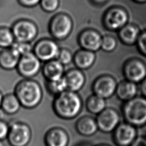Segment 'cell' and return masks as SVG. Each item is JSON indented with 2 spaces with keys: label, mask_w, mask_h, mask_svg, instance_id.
Here are the masks:
<instances>
[{
  "label": "cell",
  "mask_w": 146,
  "mask_h": 146,
  "mask_svg": "<svg viewBox=\"0 0 146 146\" xmlns=\"http://www.w3.org/2000/svg\"><path fill=\"white\" fill-rule=\"evenodd\" d=\"M82 100L76 92L70 90L56 96L52 103V108L55 113L60 118L66 120L72 119L80 112Z\"/></svg>",
  "instance_id": "1"
},
{
  "label": "cell",
  "mask_w": 146,
  "mask_h": 146,
  "mask_svg": "<svg viewBox=\"0 0 146 146\" xmlns=\"http://www.w3.org/2000/svg\"><path fill=\"white\" fill-rule=\"evenodd\" d=\"M14 94L21 106L27 109H33L38 106L43 97L40 86L36 82L31 80L20 82L16 86Z\"/></svg>",
  "instance_id": "2"
},
{
  "label": "cell",
  "mask_w": 146,
  "mask_h": 146,
  "mask_svg": "<svg viewBox=\"0 0 146 146\" xmlns=\"http://www.w3.org/2000/svg\"><path fill=\"white\" fill-rule=\"evenodd\" d=\"M123 114L127 121L136 126H141L146 123V99L133 98L125 103Z\"/></svg>",
  "instance_id": "3"
},
{
  "label": "cell",
  "mask_w": 146,
  "mask_h": 146,
  "mask_svg": "<svg viewBox=\"0 0 146 146\" xmlns=\"http://www.w3.org/2000/svg\"><path fill=\"white\" fill-rule=\"evenodd\" d=\"M31 139V131L27 124L17 121L9 126L6 139L10 146H27Z\"/></svg>",
  "instance_id": "4"
},
{
  "label": "cell",
  "mask_w": 146,
  "mask_h": 146,
  "mask_svg": "<svg viewBox=\"0 0 146 146\" xmlns=\"http://www.w3.org/2000/svg\"><path fill=\"white\" fill-rule=\"evenodd\" d=\"M98 129L105 133L112 132L119 125L120 116L118 112L112 108H106L97 115L96 119Z\"/></svg>",
  "instance_id": "5"
},
{
  "label": "cell",
  "mask_w": 146,
  "mask_h": 146,
  "mask_svg": "<svg viewBox=\"0 0 146 146\" xmlns=\"http://www.w3.org/2000/svg\"><path fill=\"white\" fill-rule=\"evenodd\" d=\"M136 131L129 123L119 124L114 130L113 139L119 146H128L135 140Z\"/></svg>",
  "instance_id": "6"
},
{
  "label": "cell",
  "mask_w": 146,
  "mask_h": 146,
  "mask_svg": "<svg viewBox=\"0 0 146 146\" xmlns=\"http://www.w3.org/2000/svg\"><path fill=\"white\" fill-rule=\"evenodd\" d=\"M115 80L110 76H104L96 79L92 87L94 94L105 99L113 95L116 89Z\"/></svg>",
  "instance_id": "7"
},
{
  "label": "cell",
  "mask_w": 146,
  "mask_h": 146,
  "mask_svg": "<svg viewBox=\"0 0 146 146\" xmlns=\"http://www.w3.org/2000/svg\"><path fill=\"white\" fill-rule=\"evenodd\" d=\"M18 63L19 71L22 75L26 77L34 76L40 68L38 58L30 52L22 55Z\"/></svg>",
  "instance_id": "8"
},
{
  "label": "cell",
  "mask_w": 146,
  "mask_h": 146,
  "mask_svg": "<svg viewBox=\"0 0 146 146\" xmlns=\"http://www.w3.org/2000/svg\"><path fill=\"white\" fill-rule=\"evenodd\" d=\"M44 141L46 146H67L69 137L67 132L63 128L54 127L46 132Z\"/></svg>",
  "instance_id": "9"
},
{
  "label": "cell",
  "mask_w": 146,
  "mask_h": 146,
  "mask_svg": "<svg viewBox=\"0 0 146 146\" xmlns=\"http://www.w3.org/2000/svg\"><path fill=\"white\" fill-rule=\"evenodd\" d=\"M51 27L52 33L55 37L59 39L63 38L70 33L72 22L68 16L59 15L53 19Z\"/></svg>",
  "instance_id": "10"
},
{
  "label": "cell",
  "mask_w": 146,
  "mask_h": 146,
  "mask_svg": "<svg viewBox=\"0 0 146 146\" xmlns=\"http://www.w3.org/2000/svg\"><path fill=\"white\" fill-rule=\"evenodd\" d=\"M14 35L19 42H26L32 40L36 34V28L31 22L21 21L15 25Z\"/></svg>",
  "instance_id": "11"
},
{
  "label": "cell",
  "mask_w": 146,
  "mask_h": 146,
  "mask_svg": "<svg viewBox=\"0 0 146 146\" xmlns=\"http://www.w3.org/2000/svg\"><path fill=\"white\" fill-rule=\"evenodd\" d=\"M75 129L80 135L86 137L94 135L99 129L96 119L88 116L79 118L76 122Z\"/></svg>",
  "instance_id": "12"
},
{
  "label": "cell",
  "mask_w": 146,
  "mask_h": 146,
  "mask_svg": "<svg viewBox=\"0 0 146 146\" xmlns=\"http://www.w3.org/2000/svg\"><path fill=\"white\" fill-rule=\"evenodd\" d=\"M35 51L37 56L44 60H48L57 56L59 50L55 43L51 40H44L36 46Z\"/></svg>",
  "instance_id": "13"
},
{
  "label": "cell",
  "mask_w": 146,
  "mask_h": 146,
  "mask_svg": "<svg viewBox=\"0 0 146 146\" xmlns=\"http://www.w3.org/2000/svg\"><path fill=\"white\" fill-rule=\"evenodd\" d=\"M102 39L96 33L92 30L84 32L80 37V43L87 50L96 51L102 45Z\"/></svg>",
  "instance_id": "14"
},
{
  "label": "cell",
  "mask_w": 146,
  "mask_h": 146,
  "mask_svg": "<svg viewBox=\"0 0 146 146\" xmlns=\"http://www.w3.org/2000/svg\"><path fill=\"white\" fill-rule=\"evenodd\" d=\"M67 86V90L77 92L84 86L85 78L82 72L78 70H72L68 72L64 76Z\"/></svg>",
  "instance_id": "15"
},
{
  "label": "cell",
  "mask_w": 146,
  "mask_h": 146,
  "mask_svg": "<svg viewBox=\"0 0 146 146\" xmlns=\"http://www.w3.org/2000/svg\"><path fill=\"white\" fill-rule=\"evenodd\" d=\"M21 104L15 94H7L3 96L1 110L7 115H14L18 112Z\"/></svg>",
  "instance_id": "16"
},
{
  "label": "cell",
  "mask_w": 146,
  "mask_h": 146,
  "mask_svg": "<svg viewBox=\"0 0 146 146\" xmlns=\"http://www.w3.org/2000/svg\"><path fill=\"white\" fill-rule=\"evenodd\" d=\"M117 97L122 100H129L134 98L137 93V87L132 82H123L116 87Z\"/></svg>",
  "instance_id": "17"
},
{
  "label": "cell",
  "mask_w": 146,
  "mask_h": 146,
  "mask_svg": "<svg viewBox=\"0 0 146 146\" xmlns=\"http://www.w3.org/2000/svg\"><path fill=\"white\" fill-rule=\"evenodd\" d=\"M63 67L58 60L51 61L46 64L44 68V74L49 81L55 80L62 77Z\"/></svg>",
  "instance_id": "18"
},
{
  "label": "cell",
  "mask_w": 146,
  "mask_h": 146,
  "mask_svg": "<svg viewBox=\"0 0 146 146\" xmlns=\"http://www.w3.org/2000/svg\"><path fill=\"white\" fill-rule=\"evenodd\" d=\"M127 19L125 13L120 9H115L110 12L107 17L108 25L112 29H117L123 26Z\"/></svg>",
  "instance_id": "19"
},
{
  "label": "cell",
  "mask_w": 146,
  "mask_h": 146,
  "mask_svg": "<svg viewBox=\"0 0 146 146\" xmlns=\"http://www.w3.org/2000/svg\"><path fill=\"white\" fill-rule=\"evenodd\" d=\"M86 106L88 112L98 115L106 108V103L105 99L93 94L87 98Z\"/></svg>",
  "instance_id": "20"
},
{
  "label": "cell",
  "mask_w": 146,
  "mask_h": 146,
  "mask_svg": "<svg viewBox=\"0 0 146 146\" xmlns=\"http://www.w3.org/2000/svg\"><path fill=\"white\" fill-rule=\"evenodd\" d=\"M126 72L129 79L133 82H139L142 80L146 73L144 66L139 62L131 63L127 67Z\"/></svg>",
  "instance_id": "21"
},
{
  "label": "cell",
  "mask_w": 146,
  "mask_h": 146,
  "mask_svg": "<svg viewBox=\"0 0 146 146\" xmlns=\"http://www.w3.org/2000/svg\"><path fill=\"white\" fill-rule=\"evenodd\" d=\"M19 57L20 55L12 49L5 50L0 54V64L5 68H13L18 63Z\"/></svg>",
  "instance_id": "22"
},
{
  "label": "cell",
  "mask_w": 146,
  "mask_h": 146,
  "mask_svg": "<svg viewBox=\"0 0 146 146\" xmlns=\"http://www.w3.org/2000/svg\"><path fill=\"white\" fill-rule=\"evenodd\" d=\"M95 54L90 50H82L75 55L76 65L81 68H86L91 66L95 60Z\"/></svg>",
  "instance_id": "23"
},
{
  "label": "cell",
  "mask_w": 146,
  "mask_h": 146,
  "mask_svg": "<svg viewBox=\"0 0 146 146\" xmlns=\"http://www.w3.org/2000/svg\"><path fill=\"white\" fill-rule=\"evenodd\" d=\"M47 87L48 91L56 96L67 90V86L64 76L55 80L49 81Z\"/></svg>",
  "instance_id": "24"
},
{
  "label": "cell",
  "mask_w": 146,
  "mask_h": 146,
  "mask_svg": "<svg viewBox=\"0 0 146 146\" xmlns=\"http://www.w3.org/2000/svg\"><path fill=\"white\" fill-rule=\"evenodd\" d=\"M137 30L132 26H127L125 27L121 33L122 38L127 42H133L137 35Z\"/></svg>",
  "instance_id": "25"
},
{
  "label": "cell",
  "mask_w": 146,
  "mask_h": 146,
  "mask_svg": "<svg viewBox=\"0 0 146 146\" xmlns=\"http://www.w3.org/2000/svg\"><path fill=\"white\" fill-rule=\"evenodd\" d=\"M13 36L7 29L0 30V46L8 47L13 44Z\"/></svg>",
  "instance_id": "26"
},
{
  "label": "cell",
  "mask_w": 146,
  "mask_h": 146,
  "mask_svg": "<svg viewBox=\"0 0 146 146\" xmlns=\"http://www.w3.org/2000/svg\"><path fill=\"white\" fill-rule=\"evenodd\" d=\"M11 49L21 56L30 52L31 46L25 42L18 41L13 44Z\"/></svg>",
  "instance_id": "27"
},
{
  "label": "cell",
  "mask_w": 146,
  "mask_h": 146,
  "mask_svg": "<svg viewBox=\"0 0 146 146\" xmlns=\"http://www.w3.org/2000/svg\"><path fill=\"white\" fill-rule=\"evenodd\" d=\"M116 46L115 39L110 36H106L102 39L101 47L106 51H111Z\"/></svg>",
  "instance_id": "28"
},
{
  "label": "cell",
  "mask_w": 146,
  "mask_h": 146,
  "mask_svg": "<svg viewBox=\"0 0 146 146\" xmlns=\"http://www.w3.org/2000/svg\"><path fill=\"white\" fill-rule=\"evenodd\" d=\"M41 5L43 8L48 11H52L55 10L58 6V0H42Z\"/></svg>",
  "instance_id": "29"
},
{
  "label": "cell",
  "mask_w": 146,
  "mask_h": 146,
  "mask_svg": "<svg viewBox=\"0 0 146 146\" xmlns=\"http://www.w3.org/2000/svg\"><path fill=\"white\" fill-rule=\"evenodd\" d=\"M58 61L62 64H68L71 60L72 56L71 53L66 50H63L59 52L57 55Z\"/></svg>",
  "instance_id": "30"
},
{
  "label": "cell",
  "mask_w": 146,
  "mask_h": 146,
  "mask_svg": "<svg viewBox=\"0 0 146 146\" xmlns=\"http://www.w3.org/2000/svg\"><path fill=\"white\" fill-rule=\"evenodd\" d=\"M9 131V125L8 124L0 119V140H3L7 138Z\"/></svg>",
  "instance_id": "31"
},
{
  "label": "cell",
  "mask_w": 146,
  "mask_h": 146,
  "mask_svg": "<svg viewBox=\"0 0 146 146\" xmlns=\"http://www.w3.org/2000/svg\"><path fill=\"white\" fill-rule=\"evenodd\" d=\"M132 146H146V139L138 137L132 143Z\"/></svg>",
  "instance_id": "32"
},
{
  "label": "cell",
  "mask_w": 146,
  "mask_h": 146,
  "mask_svg": "<svg viewBox=\"0 0 146 146\" xmlns=\"http://www.w3.org/2000/svg\"><path fill=\"white\" fill-rule=\"evenodd\" d=\"M139 45L142 50L146 53V33L141 36L139 40Z\"/></svg>",
  "instance_id": "33"
},
{
  "label": "cell",
  "mask_w": 146,
  "mask_h": 146,
  "mask_svg": "<svg viewBox=\"0 0 146 146\" xmlns=\"http://www.w3.org/2000/svg\"><path fill=\"white\" fill-rule=\"evenodd\" d=\"M40 0H21L22 2L27 5H34L38 3Z\"/></svg>",
  "instance_id": "34"
},
{
  "label": "cell",
  "mask_w": 146,
  "mask_h": 146,
  "mask_svg": "<svg viewBox=\"0 0 146 146\" xmlns=\"http://www.w3.org/2000/svg\"><path fill=\"white\" fill-rule=\"evenodd\" d=\"M141 91H142L143 95L146 97V80L142 84Z\"/></svg>",
  "instance_id": "35"
},
{
  "label": "cell",
  "mask_w": 146,
  "mask_h": 146,
  "mask_svg": "<svg viewBox=\"0 0 146 146\" xmlns=\"http://www.w3.org/2000/svg\"><path fill=\"white\" fill-rule=\"evenodd\" d=\"M3 98V95L2 93L1 92V91H0V110H1V105H2Z\"/></svg>",
  "instance_id": "36"
},
{
  "label": "cell",
  "mask_w": 146,
  "mask_h": 146,
  "mask_svg": "<svg viewBox=\"0 0 146 146\" xmlns=\"http://www.w3.org/2000/svg\"><path fill=\"white\" fill-rule=\"evenodd\" d=\"M0 146H4V144L2 140H0Z\"/></svg>",
  "instance_id": "37"
},
{
  "label": "cell",
  "mask_w": 146,
  "mask_h": 146,
  "mask_svg": "<svg viewBox=\"0 0 146 146\" xmlns=\"http://www.w3.org/2000/svg\"><path fill=\"white\" fill-rule=\"evenodd\" d=\"M96 146H110V145H107V144H99V145H97Z\"/></svg>",
  "instance_id": "38"
},
{
  "label": "cell",
  "mask_w": 146,
  "mask_h": 146,
  "mask_svg": "<svg viewBox=\"0 0 146 146\" xmlns=\"http://www.w3.org/2000/svg\"><path fill=\"white\" fill-rule=\"evenodd\" d=\"M95 1H96V2H102L104 1V0H95Z\"/></svg>",
  "instance_id": "39"
},
{
  "label": "cell",
  "mask_w": 146,
  "mask_h": 146,
  "mask_svg": "<svg viewBox=\"0 0 146 146\" xmlns=\"http://www.w3.org/2000/svg\"><path fill=\"white\" fill-rule=\"evenodd\" d=\"M78 146H89V145H86V144H80V145H79Z\"/></svg>",
  "instance_id": "40"
},
{
  "label": "cell",
  "mask_w": 146,
  "mask_h": 146,
  "mask_svg": "<svg viewBox=\"0 0 146 146\" xmlns=\"http://www.w3.org/2000/svg\"><path fill=\"white\" fill-rule=\"evenodd\" d=\"M140 1H144V0H140Z\"/></svg>",
  "instance_id": "41"
}]
</instances>
